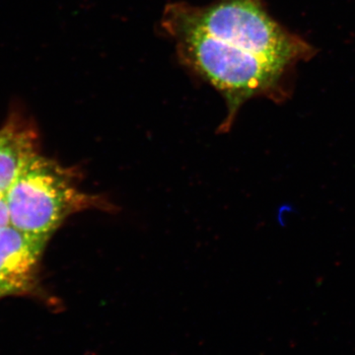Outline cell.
<instances>
[{
	"instance_id": "6da1fadb",
	"label": "cell",
	"mask_w": 355,
	"mask_h": 355,
	"mask_svg": "<svg viewBox=\"0 0 355 355\" xmlns=\"http://www.w3.org/2000/svg\"><path fill=\"white\" fill-rule=\"evenodd\" d=\"M161 26L174 40L182 64L225 100L223 132L248 100L284 96L286 72L313 53L312 46L270 17L263 0H216L205 6L176 2L166 7Z\"/></svg>"
},
{
	"instance_id": "3957f363",
	"label": "cell",
	"mask_w": 355,
	"mask_h": 355,
	"mask_svg": "<svg viewBox=\"0 0 355 355\" xmlns=\"http://www.w3.org/2000/svg\"><path fill=\"white\" fill-rule=\"evenodd\" d=\"M49 239L12 225L0 229V298L36 289L40 261Z\"/></svg>"
},
{
	"instance_id": "277c9868",
	"label": "cell",
	"mask_w": 355,
	"mask_h": 355,
	"mask_svg": "<svg viewBox=\"0 0 355 355\" xmlns=\"http://www.w3.org/2000/svg\"><path fill=\"white\" fill-rule=\"evenodd\" d=\"M38 150L37 128L24 111L16 106L0 128V193L8 191Z\"/></svg>"
},
{
	"instance_id": "7a4b0ae2",
	"label": "cell",
	"mask_w": 355,
	"mask_h": 355,
	"mask_svg": "<svg viewBox=\"0 0 355 355\" xmlns=\"http://www.w3.org/2000/svg\"><path fill=\"white\" fill-rule=\"evenodd\" d=\"M6 198L13 227L48 238L72 214L114 207L102 196L84 193L73 170L40 153L21 171Z\"/></svg>"
},
{
	"instance_id": "5b68a950",
	"label": "cell",
	"mask_w": 355,
	"mask_h": 355,
	"mask_svg": "<svg viewBox=\"0 0 355 355\" xmlns=\"http://www.w3.org/2000/svg\"><path fill=\"white\" fill-rule=\"evenodd\" d=\"M11 225L6 193H0V229Z\"/></svg>"
}]
</instances>
